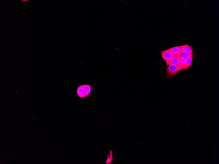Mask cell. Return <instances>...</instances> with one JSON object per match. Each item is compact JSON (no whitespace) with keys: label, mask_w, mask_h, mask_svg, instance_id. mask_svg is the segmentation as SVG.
<instances>
[{"label":"cell","mask_w":219,"mask_h":164,"mask_svg":"<svg viewBox=\"0 0 219 164\" xmlns=\"http://www.w3.org/2000/svg\"><path fill=\"white\" fill-rule=\"evenodd\" d=\"M182 69L176 65L170 64L167 66L166 69V78H172L178 72Z\"/></svg>","instance_id":"obj_2"},{"label":"cell","mask_w":219,"mask_h":164,"mask_svg":"<svg viewBox=\"0 0 219 164\" xmlns=\"http://www.w3.org/2000/svg\"><path fill=\"white\" fill-rule=\"evenodd\" d=\"M177 56L178 59V65H177L178 67L182 68V69H187V68H186V66L185 65L186 59L182 58V57H180V56Z\"/></svg>","instance_id":"obj_4"},{"label":"cell","mask_w":219,"mask_h":164,"mask_svg":"<svg viewBox=\"0 0 219 164\" xmlns=\"http://www.w3.org/2000/svg\"><path fill=\"white\" fill-rule=\"evenodd\" d=\"M160 54L161 58L165 61L167 66L170 64L171 60L175 55L170 51L169 49L162 51L160 52Z\"/></svg>","instance_id":"obj_3"},{"label":"cell","mask_w":219,"mask_h":164,"mask_svg":"<svg viewBox=\"0 0 219 164\" xmlns=\"http://www.w3.org/2000/svg\"><path fill=\"white\" fill-rule=\"evenodd\" d=\"M181 50L186 52L189 54H192L193 51V49L191 47L189 44H186L185 45H182Z\"/></svg>","instance_id":"obj_5"},{"label":"cell","mask_w":219,"mask_h":164,"mask_svg":"<svg viewBox=\"0 0 219 164\" xmlns=\"http://www.w3.org/2000/svg\"><path fill=\"white\" fill-rule=\"evenodd\" d=\"M178 58L177 56H176V55H174V56L173 57V58L171 60L170 64H172L177 66L178 65Z\"/></svg>","instance_id":"obj_9"},{"label":"cell","mask_w":219,"mask_h":164,"mask_svg":"<svg viewBox=\"0 0 219 164\" xmlns=\"http://www.w3.org/2000/svg\"><path fill=\"white\" fill-rule=\"evenodd\" d=\"M91 91V87L88 84H83L79 86L77 89V93L80 98H83L89 95Z\"/></svg>","instance_id":"obj_1"},{"label":"cell","mask_w":219,"mask_h":164,"mask_svg":"<svg viewBox=\"0 0 219 164\" xmlns=\"http://www.w3.org/2000/svg\"><path fill=\"white\" fill-rule=\"evenodd\" d=\"M176 56H180V57H182L185 59H186L189 56V54L186 53V52L181 50L178 53Z\"/></svg>","instance_id":"obj_8"},{"label":"cell","mask_w":219,"mask_h":164,"mask_svg":"<svg viewBox=\"0 0 219 164\" xmlns=\"http://www.w3.org/2000/svg\"><path fill=\"white\" fill-rule=\"evenodd\" d=\"M181 48L182 46H180L172 48L169 49L172 54H173L174 55L176 56L178 53L180 51Z\"/></svg>","instance_id":"obj_7"},{"label":"cell","mask_w":219,"mask_h":164,"mask_svg":"<svg viewBox=\"0 0 219 164\" xmlns=\"http://www.w3.org/2000/svg\"><path fill=\"white\" fill-rule=\"evenodd\" d=\"M193 58V54H189V56L188 58L186 60L185 65L187 69L189 68L191 66Z\"/></svg>","instance_id":"obj_6"}]
</instances>
